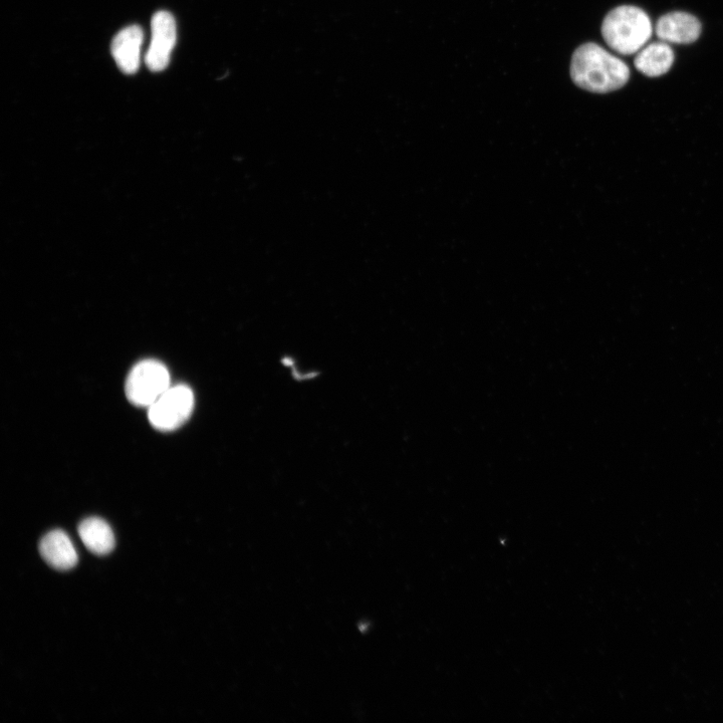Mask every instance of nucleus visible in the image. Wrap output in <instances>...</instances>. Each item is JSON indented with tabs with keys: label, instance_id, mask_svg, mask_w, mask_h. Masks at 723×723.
I'll use <instances>...</instances> for the list:
<instances>
[{
	"label": "nucleus",
	"instance_id": "nucleus-1",
	"mask_svg": "<svg viewBox=\"0 0 723 723\" xmlns=\"http://www.w3.org/2000/svg\"><path fill=\"white\" fill-rule=\"evenodd\" d=\"M571 78L577 87L585 91L607 94L628 83L630 69L601 46L588 43L579 47L573 55Z\"/></svg>",
	"mask_w": 723,
	"mask_h": 723
},
{
	"label": "nucleus",
	"instance_id": "nucleus-10",
	"mask_svg": "<svg viewBox=\"0 0 723 723\" xmlns=\"http://www.w3.org/2000/svg\"><path fill=\"white\" fill-rule=\"evenodd\" d=\"M79 536L86 548L95 555L110 554L115 548V536L107 522L89 518L79 526Z\"/></svg>",
	"mask_w": 723,
	"mask_h": 723
},
{
	"label": "nucleus",
	"instance_id": "nucleus-3",
	"mask_svg": "<svg viewBox=\"0 0 723 723\" xmlns=\"http://www.w3.org/2000/svg\"><path fill=\"white\" fill-rule=\"evenodd\" d=\"M171 387L167 367L156 360H144L130 371L125 392L128 400L138 407L149 408Z\"/></svg>",
	"mask_w": 723,
	"mask_h": 723
},
{
	"label": "nucleus",
	"instance_id": "nucleus-9",
	"mask_svg": "<svg viewBox=\"0 0 723 723\" xmlns=\"http://www.w3.org/2000/svg\"><path fill=\"white\" fill-rule=\"evenodd\" d=\"M674 52L664 42L645 46L636 54L634 65L637 71L649 78H657L667 74L674 63Z\"/></svg>",
	"mask_w": 723,
	"mask_h": 723
},
{
	"label": "nucleus",
	"instance_id": "nucleus-8",
	"mask_svg": "<svg viewBox=\"0 0 723 723\" xmlns=\"http://www.w3.org/2000/svg\"><path fill=\"white\" fill-rule=\"evenodd\" d=\"M40 552L44 560L54 569L68 571L76 567L79 557L69 536L56 530L41 541Z\"/></svg>",
	"mask_w": 723,
	"mask_h": 723
},
{
	"label": "nucleus",
	"instance_id": "nucleus-2",
	"mask_svg": "<svg viewBox=\"0 0 723 723\" xmlns=\"http://www.w3.org/2000/svg\"><path fill=\"white\" fill-rule=\"evenodd\" d=\"M653 27L649 16L633 6L611 11L603 21L602 37L608 47L619 55L632 56L650 41Z\"/></svg>",
	"mask_w": 723,
	"mask_h": 723
},
{
	"label": "nucleus",
	"instance_id": "nucleus-7",
	"mask_svg": "<svg viewBox=\"0 0 723 723\" xmlns=\"http://www.w3.org/2000/svg\"><path fill=\"white\" fill-rule=\"evenodd\" d=\"M143 39V31L139 26L128 27L115 37L112 55L124 74L133 75L138 71Z\"/></svg>",
	"mask_w": 723,
	"mask_h": 723
},
{
	"label": "nucleus",
	"instance_id": "nucleus-6",
	"mask_svg": "<svg viewBox=\"0 0 723 723\" xmlns=\"http://www.w3.org/2000/svg\"><path fill=\"white\" fill-rule=\"evenodd\" d=\"M700 22L692 15L673 12L662 16L656 23L657 38L667 44L690 45L701 35Z\"/></svg>",
	"mask_w": 723,
	"mask_h": 723
},
{
	"label": "nucleus",
	"instance_id": "nucleus-5",
	"mask_svg": "<svg viewBox=\"0 0 723 723\" xmlns=\"http://www.w3.org/2000/svg\"><path fill=\"white\" fill-rule=\"evenodd\" d=\"M152 39L146 54V65L152 72L164 71L176 45V23L168 12H158L151 23Z\"/></svg>",
	"mask_w": 723,
	"mask_h": 723
},
{
	"label": "nucleus",
	"instance_id": "nucleus-4",
	"mask_svg": "<svg viewBox=\"0 0 723 723\" xmlns=\"http://www.w3.org/2000/svg\"><path fill=\"white\" fill-rule=\"evenodd\" d=\"M193 408L192 390L186 385H175L148 408V419L159 431H173L188 420Z\"/></svg>",
	"mask_w": 723,
	"mask_h": 723
}]
</instances>
